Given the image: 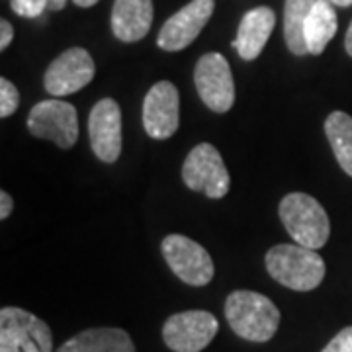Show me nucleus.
Instances as JSON below:
<instances>
[{
  "instance_id": "obj_28",
  "label": "nucleus",
  "mask_w": 352,
  "mask_h": 352,
  "mask_svg": "<svg viewBox=\"0 0 352 352\" xmlns=\"http://www.w3.org/2000/svg\"><path fill=\"white\" fill-rule=\"evenodd\" d=\"M331 4H335V6H340V8H349L352 6V0H329Z\"/></svg>"
},
{
  "instance_id": "obj_15",
  "label": "nucleus",
  "mask_w": 352,
  "mask_h": 352,
  "mask_svg": "<svg viewBox=\"0 0 352 352\" xmlns=\"http://www.w3.org/2000/svg\"><path fill=\"white\" fill-rule=\"evenodd\" d=\"M153 24V0H116L112 8V32L126 43L141 41Z\"/></svg>"
},
{
  "instance_id": "obj_8",
  "label": "nucleus",
  "mask_w": 352,
  "mask_h": 352,
  "mask_svg": "<svg viewBox=\"0 0 352 352\" xmlns=\"http://www.w3.org/2000/svg\"><path fill=\"white\" fill-rule=\"evenodd\" d=\"M161 251L168 268L188 286H206L214 278V261L200 243L184 235L164 237Z\"/></svg>"
},
{
  "instance_id": "obj_12",
  "label": "nucleus",
  "mask_w": 352,
  "mask_h": 352,
  "mask_svg": "<svg viewBox=\"0 0 352 352\" xmlns=\"http://www.w3.org/2000/svg\"><path fill=\"white\" fill-rule=\"evenodd\" d=\"M214 0H192L175 16H170L161 28L157 43L164 51H180L188 47L210 22L214 14Z\"/></svg>"
},
{
  "instance_id": "obj_20",
  "label": "nucleus",
  "mask_w": 352,
  "mask_h": 352,
  "mask_svg": "<svg viewBox=\"0 0 352 352\" xmlns=\"http://www.w3.org/2000/svg\"><path fill=\"white\" fill-rule=\"evenodd\" d=\"M20 106V92L14 87L12 82L2 76L0 78V118H8L12 116Z\"/></svg>"
},
{
  "instance_id": "obj_26",
  "label": "nucleus",
  "mask_w": 352,
  "mask_h": 352,
  "mask_svg": "<svg viewBox=\"0 0 352 352\" xmlns=\"http://www.w3.org/2000/svg\"><path fill=\"white\" fill-rule=\"evenodd\" d=\"M344 47H346V53L352 57V22L346 30V38H344Z\"/></svg>"
},
{
  "instance_id": "obj_21",
  "label": "nucleus",
  "mask_w": 352,
  "mask_h": 352,
  "mask_svg": "<svg viewBox=\"0 0 352 352\" xmlns=\"http://www.w3.org/2000/svg\"><path fill=\"white\" fill-rule=\"evenodd\" d=\"M10 6L22 18H39L50 8V0H10Z\"/></svg>"
},
{
  "instance_id": "obj_9",
  "label": "nucleus",
  "mask_w": 352,
  "mask_h": 352,
  "mask_svg": "<svg viewBox=\"0 0 352 352\" xmlns=\"http://www.w3.org/2000/svg\"><path fill=\"white\" fill-rule=\"evenodd\" d=\"M219 323L210 311H182L164 321V344L173 352H201L217 335Z\"/></svg>"
},
{
  "instance_id": "obj_13",
  "label": "nucleus",
  "mask_w": 352,
  "mask_h": 352,
  "mask_svg": "<svg viewBox=\"0 0 352 352\" xmlns=\"http://www.w3.org/2000/svg\"><path fill=\"white\" fill-rule=\"evenodd\" d=\"M180 124V98L170 80L153 85L143 102V127L153 139L173 138Z\"/></svg>"
},
{
  "instance_id": "obj_5",
  "label": "nucleus",
  "mask_w": 352,
  "mask_h": 352,
  "mask_svg": "<svg viewBox=\"0 0 352 352\" xmlns=\"http://www.w3.org/2000/svg\"><path fill=\"white\" fill-rule=\"evenodd\" d=\"M182 180L190 190L204 192L214 200L227 196L231 188L223 157L212 143H200L188 153L182 164Z\"/></svg>"
},
{
  "instance_id": "obj_27",
  "label": "nucleus",
  "mask_w": 352,
  "mask_h": 352,
  "mask_svg": "<svg viewBox=\"0 0 352 352\" xmlns=\"http://www.w3.org/2000/svg\"><path fill=\"white\" fill-rule=\"evenodd\" d=\"M76 6H80V8H90V6H94L98 0H73Z\"/></svg>"
},
{
  "instance_id": "obj_10",
  "label": "nucleus",
  "mask_w": 352,
  "mask_h": 352,
  "mask_svg": "<svg viewBox=\"0 0 352 352\" xmlns=\"http://www.w3.org/2000/svg\"><path fill=\"white\" fill-rule=\"evenodd\" d=\"M94 73L96 67L90 53L82 47H71L51 61L43 75V87L53 98H61L87 87Z\"/></svg>"
},
{
  "instance_id": "obj_7",
  "label": "nucleus",
  "mask_w": 352,
  "mask_h": 352,
  "mask_svg": "<svg viewBox=\"0 0 352 352\" xmlns=\"http://www.w3.org/2000/svg\"><path fill=\"white\" fill-rule=\"evenodd\" d=\"M194 82L201 102L217 113H226L235 104V82L229 61L221 53L201 55L194 69Z\"/></svg>"
},
{
  "instance_id": "obj_22",
  "label": "nucleus",
  "mask_w": 352,
  "mask_h": 352,
  "mask_svg": "<svg viewBox=\"0 0 352 352\" xmlns=\"http://www.w3.org/2000/svg\"><path fill=\"white\" fill-rule=\"evenodd\" d=\"M321 352H352V327H344L337 333Z\"/></svg>"
},
{
  "instance_id": "obj_25",
  "label": "nucleus",
  "mask_w": 352,
  "mask_h": 352,
  "mask_svg": "<svg viewBox=\"0 0 352 352\" xmlns=\"http://www.w3.org/2000/svg\"><path fill=\"white\" fill-rule=\"evenodd\" d=\"M65 6H67V0H50V10H53V12L63 10Z\"/></svg>"
},
{
  "instance_id": "obj_24",
  "label": "nucleus",
  "mask_w": 352,
  "mask_h": 352,
  "mask_svg": "<svg viewBox=\"0 0 352 352\" xmlns=\"http://www.w3.org/2000/svg\"><path fill=\"white\" fill-rule=\"evenodd\" d=\"M14 210V201L12 196L8 194V192H0V219H6L8 215L12 214Z\"/></svg>"
},
{
  "instance_id": "obj_3",
  "label": "nucleus",
  "mask_w": 352,
  "mask_h": 352,
  "mask_svg": "<svg viewBox=\"0 0 352 352\" xmlns=\"http://www.w3.org/2000/svg\"><path fill=\"white\" fill-rule=\"evenodd\" d=\"M278 215L289 237L298 245L314 251L325 247L331 235V221L325 208L314 196L303 192H292L280 201Z\"/></svg>"
},
{
  "instance_id": "obj_18",
  "label": "nucleus",
  "mask_w": 352,
  "mask_h": 352,
  "mask_svg": "<svg viewBox=\"0 0 352 352\" xmlns=\"http://www.w3.org/2000/svg\"><path fill=\"white\" fill-rule=\"evenodd\" d=\"M325 133L340 168L352 176V118L344 112L329 113Z\"/></svg>"
},
{
  "instance_id": "obj_23",
  "label": "nucleus",
  "mask_w": 352,
  "mask_h": 352,
  "mask_svg": "<svg viewBox=\"0 0 352 352\" xmlns=\"http://www.w3.org/2000/svg\"><path fill=\"white\" fill-rule=\"evenodd\" d=\"M14 38V30L10 22H6V20H0V50H8V45L12 43Z\"/></svg>"
},
{
  "instance_id": "obj_17",
  "label": "nucleus",
  "mask_w": 352,
  "mask_h": 352,
  "mask_svg": "<svg viewBox=\"0 0 352 352\" xmlns=\"http://www.w3.org/2000/svg\"><path fill=\"white\" fill-rule=\"evenodd\" d=\"M339 30V20L329 0H317L303 25V39L309 55H321Z\"/></svg>"
},
{
  "instance_id": "obj_19",
  "label": "nucleus",
  "mask_w": 352,
  "mask_h": 352,
  "mask_svg": "<svg viewBox=\"0 0 352 352\" xmlns=\"http://www.w3.org/2000/svg\"><path fill=\"white\" fill-rule=\"evenodd\" d=\"M315 2L317 0H286L284 6V38L288 50L298 57L307 53V45L303 39V25Z\"/></svg>"
},
{
  "instance_id": "obj_11",
  "label": "nucleus",
  "mask_w": 352,
  "mask_h": 352,
  "mask_svg": "<svg viewBox=\"0 0 352 352\" xmlns=\"http://www.w3.org/2000/svg\"><path fill=\"white\" fill-rule=\"evenodd\" d=\"M88 135L94 155L102 163H116L122 155V110L112 98L94 104L88 118Z\"/></svg>"
},
{
  "instance_id": "obj_4",
  "label": "nucleus",
  "mask_w": 352,
  "mask_h": 352,
  "mask_svg": "<svg viewBox=\"0 0 352 352\" xmlns=\"http://www.w3.org/2000/svg\"><path fill=\"white\" fill-rule=\"evenodd\" d=\"M0 352H53L50 325L22 307H2Z\"/></svg>"
},
{
  "instance_id": "obj_2",
  "label": "nucleus",
  "mask_w": 352,
  "mask_h": 352,
  "mask_svg": "<svg viewBox=\"0 0 352 352\" xmlns=\"http://www.w3.org/2000/svg\"><path fill=\"white\" fill-rule=\"evenodd\" d=\"M268 274L278 284L296 292H311L325 278V263L314 251L302 245H276L264 256Z\"/></svg>"
},
{
  "instance_id": "obj_16",
  "label": "nucleus",
  "mask_w": 352,
  "mask_h": 352,
  "mask_svg": "<svg viewBox=\"0 0 352 352\" xmlns=\"http://www.w3.org/2000/svg\"><path fill=\"white\" fill-rule=\"evenodd\" d=\"M55 352H135V344L124 329H87L63 342Z\"/></svg>"
},
{
  "instance_id": "obj_1",
  "label": "nucleus",
  "mask_w": 352,
  "mask_h": 352,
  "mask_svg": "<svg viewBox=\"0 0 352 352\" xmlns=\"http://www.w3.org/2000/svg\"><path fill=\"white\" fill-rule=\"evenodd\" d=\"M226 317L235 335L251 342L270 340L280 325V311L274 302L251 289H237L229 294Z\"/></svg>"
},
{
  "instance_id": "obj_14",
  "label": "nucleus",
  "mask_w": 352,
  "mask_h": 352,
  "mask_svg": "<svg viewBox=\"0 0 352 352\" xmlns=\"http://www.w3.org/2000/svg\"><path fill=\"white\" fill-rule=\"evenodd\" d=\"M274 25H276V16L268 6L252 8L241 20L237 38L233 39V47L245 61H254L263 53L264 45L268 43Z\"/></svg>"
},
{
  "instance_id": "obj_6",
  "label": "nucleus",
  "mask_w": 352,
  "mask_h": 352,
  "mask_svg": "<svg viewBox=\"0 0 352 352\" xmlns=\"http://www.w3.org/2000/svg\"><path fill=\"white\" fill-rule=\"evenodd\" d=\"M28 129L34 138L53 141L59 149H71L78 139L76 108L59 98L38 102L30 110Z\"/></svg>"
}]
</instances>
